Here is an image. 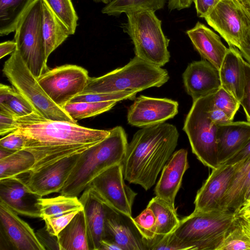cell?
<instances>
[{"label":"cell","instance_id":"obj_54","mask_svg":"<svg viewBox=\"0 0 250 250\" xmlns=\"http://www.w3.org/2000/svg\"><path fill=\"white\" fill-rule=\"evenodd\" d=\"M235 213L237 218L250 216V202L244 204Z\"/></svg>","mask_w":250,"mask_h":250},{"label":"cell","instance_id":"obj_7","mask_svg":"<svg viewBox=\"0 0 250 250\" xmlns=\"http://www.w3.org/2000/svg\"><path fill=\"white\" fill-rule=\"evenodd\" d=\"M2 71L14 88L28 101L38 114L50 120L77 124L63 108L50 99L17 49L5 62Z\"/></svg>","mask_w":250,"mask_h":250},{"label":"cell","instance_id":"obj_31","mask_svg":"<svg viewBox=\"0 0 250 250\" xmlns=\"http://www.w3.org/2000/svg\"><path fill=\"white\" fill-rule=\"evenodd\" d=\"M35 163L32 153L21 150L0 159V180L19 176L28 173Z\"/></svg>","mask_w":250,"mask_h":250},{"label":"cell","instance_id":"obj_21","mask_svg":"<svg viewBox=\"0 0 250 250\" xmlns=\"http://www.w3.org/2000/svg\"><path fill=\"white\" fill-rule=\"evenodd\" d=\"M250 140V123L230 122L217 125L216 142L219 165L240 151Z\"/></svg>","mask_w":250,"mask_h":250},{"label":"cell","instance_id":"obj_18","mask_svg":"<svg viewBox=\"0 0 250 250\" xmlns=\"http://www.w3.org/2000/svg\"><path fill=\"white\" fill-rule=\"evenodd\" d=\"M183 80L193 102L215 93L221 86L219 70L206 60L190 63L183 74Z\"/></svg>","mask_w":250,"mask_h":250},{"label":"cell","instance_id":"obj_15","mask_svg":"<svg viewBox=\"0 0 250 250\" xmlns=\"http://www.w3.org/2000/svg\"><path fill=\"white\" fill-rule=\"evenodd\" d=\"M80 154L65 157L35 171H29L25 180L26 186L31 191L42 197L52 193L60 192Z\"/></svg>","mask_w":250,"mask_h":250},{"label":"cell","instance_id":"obj_6","mask_svg":"<svg viewBox=\"0 0 250 250\" xmlns=\"http://www.w3.org/2000/svg\"><path fill=\"white\" fill-rule=\"evenodd\" d=\"M127 21L124 25L134 46L135 56L158 66L169 61V39L164 34L162 21L155 12L138 10L125 13Z\"/></svg>","mask_w":250,"mask_h":250},{"label":"cell","instance_id":"obj_4","mask_svg":"<svg viewBox=\"0 0 250 250\" xmlns=\"http://www.w3.org/2000/svg\"><path fill=\"white\" fill-rule=\"evenodd\" d=\"M169 79L167 71L136 56L125 66L99 77H92L80 94L125 91L138 92L152 87H159Z\"/></svg>","mask_w":250,"mask_h":250},{"label":"cell","instance_id":"obj_26","mask_svg":"<svg viewBox=\"0 0 250 250\" xmlns=\"http://www.w3.org/2000/svg\"><path fill=\"white\" fill-rule=\"evenodd\" d=\"M41 30L45 55L48 59L51 53L61 45L70 34L66 26L43 2Z\"/></svg>","mask_w":250,"mask_h":250},{"label":"cell","instance_id":"obj_34","mask_svg":"<svg viewBox=\"0 0 250 250\" xmlns=\"http://www.w3.org/2000/svg\"><path fill=\"white\" fill-rule=\"evenodd\" d=\"M57 18L66 26L70 35L75 34L78 17L71 0H42Z\"/></svg>","mask_w":250,"mask_h":250},{"label":"cell","instance_id":"obj_9","mask_svg":"<svg viewBox=\"0 0 250 250\" xmlns=\"http://www.w3.org/2000/svg\"><path fill=\"white\" fill-rule=\"evenodd\" d=\"M42 0H34L20 20L15 31L16 49L37 78L49 69L41 30Z\"/></svg>","mask_w":250,"mask_h":250},{"label":"cell","instance_id":"obj_51","mask_svg":"<svg viewBox=\"0 0 250 250\" xmlns=\"http://www.w3.org/2000/svg\"><path fill=\"white\" fill-rule=\"evenodd\" d=\"M16 47L17 44L14 40L1 42L0 44V58L2 59L6 55L12 54L16 50Z\"/></svg>","mask_w":250,"mask_h":250},{"label":"cell","instance_id":"obj_30","mask_svg":"<svg viewBox=\"0 0 250 250\" xmlns=\"http://www.w3.org/2000/svg\"><path fill=\"white\" fill-rule=\"evenodd\" d=\"M41 218L58 216L72 211H80L83 209V204L78 197L60 195L58 196L43 198L39 201Z\"/></svg>","mask_w":250,"mask_h":250},{"label":"cell","instance_id":"obj_2","mask_svg":"<svg viewBox=\"0 0 250 250\" xmlns=\"http://www.w3.org/2000/svg\"><path fill=\"white\" fill-rule=\"evenodd\" d=\"M179 135L174 125L165 123L137 131L121 163L125 180L146 190L151 188L174 152Z\"/></svg>","mask_w":250,"mask_h":250},{"label":"cell","instance_id":"obj_50","mask_svg":"<svg viewBox=\"0 0 250 250\" xmlns=\"http://www.w3.org/2000/svg\"><path fill=\"white\" fill-rule=\"evenodd\" d=\"M193 0H168L167 7L169 10H180L190 7Z\"/></svg>","mask_w":250,"mask_h":250},{"label":"cell","instance_id":"obj_16","mask_svg":"<svg viewBox=\"0 0 250 250\" xmlns=\"http://www.w3.org/2000/svg\"><path fill=\"white\" fill-rule=\"evenodd\" d=\"M204 19L229 46L238 48L242 36L244 20L236 0H221Z\"/></svg>","mask_w":250,"mask_h":250},{"label":"cell","instance_id":"obj_27","mask_svg":"<svg viewBox=\"0 0 250 250\" xmlns=\"http://www.w3.org/2000/svg\"><path fill=\"white\" fill-rule=\"evenodd\" d=\"M57 237L60 250H89L83 209L77 213Z\"/></svg>","mask_w":250,"mask_h":250},{"label":"cell","instance_id":"obj_13","mask_svg":"<svg viewBox=\"0 0 250 250\" xmlns=\"http://www.w3.org/2000/svg\"><path fill=\"white\" fill-rule=\"evenodd\" d=\"M128 109V123L140 127L165 123L178 113V103L167 98L140 95Z\"/></svg>","mask_w":250,"mask_h":250},{"label":"cell","instance_id":"obj_1","mask_svg":"<svg viewBox=\"0 0 250 250\" xmlns=\"http://www.w3.org/2000/svg\"><path fill=\"white\" fill-rule=\"evenodd\" d=\"M24 137L23 150L33 154L35 171L65 157L80 154L105 138L110 130L80 126L69 122L47 119L36 113L16 118Z\"/></svg>","mask_w":250,"mask_h":250},{"label":"cell","instance_id":"obj_35","mask_svg":"<svg viewBox=\"0 0 250 250\" xmlns=\"http://www.w3.org/2000/svg\"><path fill=\"white\" fill-rule=\"evenodd\" d=\"M217 250H250V238L243 229L238 218Z\"/></svg>","mask_w":250,"mask_h":250},{"label":"cell","instance_id":"obj_38","mask_svg":"<svg viewBox=\"0 0 250 250\" xmlns=\"http://www.w3.org/2000/svg\"><path fill=\"white\" fill-rule=\"evenodd\" d=\"M138 92L125 91L114 93L79 94L70 102H101L109 101L117 102L125 100H134Z\"/></svg>","mask_w":250,"mask_h":250},{"label":"cell","instance_id":"obj_46","mask_svg":"<svg viewBox=\"0 0 250 250\" xmlns=\"http://www.w3.org/2000/svg\"><path fill=\"white\" fill-rule=\"evenodd\" d=\"M18 128L16 117L9 113L0 111V135H6Z\"/></svg>","mask_w":250,"mask_h":250},{"label":"cell","instance_id":"obj_56","mask_svg":"<svg viewBox=\"0 0 250 250\" xmlns=\"http://www.w3.org/2000/svg\"><path fill=\"white\" fill-rule=\"evenodd\" d=\"M15 151H11L0 147V159L5 158Z\"/></svg>","mask_w":250,"mask_h":250},{"label":"cell","instance_id":"obj_41","mask_svg":"<svg viewBox=\"0 0 250 250\" xmlns=\"http://www.w3.org/2000/svg\"><path fill=\"white\" fill-rule=\"evenodd\" d=\"M236 1L242 11L244 20L242 36L238 49L243 58L250 64V15L243 4L239 0Z\"/></svg>","mask_w":250,"mask_h":250},{"label":"cell","instance_id":"obj_55","mask_svg":"<svg viewBox=\"0 0 250 250\" xmlns=\"http://www.w3.org/2000/svg\"><path fill=\"white\" fill-rule=\"evenodd\" d=\"M243 229L250 238V216L238 218Z\"/></svg>","mask_w":250,"mask_h":250},{"label":"cell","instance_id":"obj_3","mask_svg":"<svg viewBox=\"0 0 250 250\" xmlns=\"http://www.w3.org/2000/svg\"><path fill=\"white\" fill-rule=\"evenodd\" d=\"M127 145L126 134L122 126L110 129L108 136L80 154L61 195L78 197L100 174L121 164Z\"/></svg>","mask_w":250,"mask_h":250},{"label":"cell","instance_id":"obj_23","mask_svg":"<svg viewBox=\"0 0 250 250\" xmlns=\"http://www.w3.org/2000/svg\"><path fill=\"white\" fill-rule=\"evenodd\" d=\"M186 34L201 56L219 70L228 50L220 37L200 21L188 30Z\"/></svg>","mask_w":250,"mask_h":250},{"label":"cell","instance_id":"obj_20","mask_svg":"<svg viewBox=\"0 0 250 250\" xmlns=\"http://www.w3.org/2000/svg\"><path fill=\"white\" fill-rule=\"evenodd\" d=\"M188 167L186 149H180L172 154L164 166L155 186L156 196L175 208V197L181 187L183 175Z\"/></svg>","mask_w":250,"mask_h":250},{"label":"cell","instance_id":"obj_42","mask_svg":"<svg viewBox=\"0 0 250 250\" xmlns=\"http://www.w3.org/2000/svg\"><path fill=\"white\" fill-rule=\"evenodd\" d=\"M78 211H72L61 215L45 219L44 221L46 229L52 235L57 236Z\"/></svg>","mask_w":250,"mask_h":250},{"label":"cell","instance_id":"obj_43","mask_svg":"<svg viewBox=\"0 0 250 250\" xmlns=\"http://www.w3.org/2000/svg\"><path fill=\"white\" fill-rule=\"evenodd\" d=\"M25 143L24 136L16 130L6 135L0 140V147L13 151L23 149Z\"/></svg>","mask_w":250,"mask_h":250},{"label":"cell","instance_id":"obj_29","mask_svg":"<svg viewBox=\"0 0 250 250\" xmlns=\"http://www.w3.org/2000/svg\"><path fill=\"white\" fill-rule=\"evenodd\" d=\"M147 207L152 210L155 216L156 235L171 233L178 226L180 220L175 208L163 199L155 196L149 201Z\"/></svg>","mask_w":250,"mask_h":250},{"label":"cell","instance_id":"obj_10","mask_svg":"<svg viewBox=\"0 0 250 250\" xmlns=\"http://www.w3.org/2000/svg\"><path fill=\"white\" fill-rule=\"evenodd\" d=\"M89 78L83 67L65 64L49 69L37 80L50 99L63 108L83 91Z\"/></svg>","mask_w":250,"mask_h":250},{"label":"cell","instance_id":"obj_49","mask_svg":"<svg viewBox=\"0 0 250 250\" xmlns=\"http://www.w3.org/2000/svg\"><path fill=\"white\" fill-rule=\"evenodd\" d=\"M250 156V140L246 146L237 154L229 158L224 164L234 165Z\"/></svg>","mask_w":250,"mask_h":250},{"label":"cell","instance_id":"obj_25","mask_svg":"<svg viewBox=\"0 0 250 250\" xmlns=\"http://www.w3.org/2000/svg\"><path fill=\"white\" fill-rule=\"evenodd\" d=\"M250 184V156L238 163L230 186L221 203L222 210L236 211L243 205Z\"/></svg>","mask_w":250,"mask_h":250},{"label":"cell","instance_id":"obj_5","mask_svg":"<svg viewBox=\"0 0 250 250\" xmlns=\"http://www.w3.org/2000/svg\"><path fill=\"white\" fill-rule=\"evenodd\" d=\"M237 219L230 210H194L173 232L188 250H217Z\"/></svg>","mask_w":250,"mask_h":250},{"label":"cell","instance_id":"obj_47","mask_svg":"<svg viewBox=\"0 0 250 250\" xmlns=\"http://www.w3.org/2000/svg\"><path fill=\"white\" fill-rule=\"evenodd\" d=\"M221 0H193L198 17L205 18Z\"/></svg>","mask_w":250,"mask_h":250},{"label":"cell","instance_id":"obj_53","mask_svg":"<svg viewBox=\"0 0 250 250\" xmlns=\"http://www.w3.org/2000/svg\"><path fill=\"white\" fill-rule=\"evenodd\" d=\"M99 250H123L122 249L114 242L104 239L102 240Z\"/></svg>","mask_w":250,"mask_h":250},{"label":"cell","instance_id":"obj_14","mask_svg":"<svg viewBox=\"0 0 250 250\" xmlns=\"http://www.w3.org/2000/svg\"><path fill=\"white\" fill-rule=\"evenodd\" d=\"M238 167L223 164L212 169L211 173L197 192L194 211L222 210V199L228 190Z\"/></svg>","mask_w":250,"mask_h":250},{"label":"cell","instance_id":"obj_12","mask_svg":"<svg viewBox=\"0 0 250 250\" xmlns=\"http://www.w3.org/2000/svg\"><path fill=\"white\" fill-rule=\"evenodd\" d=\"M18 214L0 201V250H45L33 229Z\"/></svg>","mask_w":250,"mask_h":250},{"label":"cell","instance_id":"obj_58","mask_svg":"<svg viewBox=\"0 0 250 250\" xmlns=\"http://www.w3.org/2000/svg\"><path fill=\"white\" fill-rule=\"evenodd\" d=\"M244 6L247 9L250 10V0H239Z\"/></svg>","mask_w":250,"mask_h":250},{"label":"cell","instance_id":"obj_39","mask_svg":"<svg viewBox=\"0 0 250 250\" xmlns=\"http://www.w3.org/2000/svg\"><path fill=\"white\" fill-rule=\"evenodd\" d=\"M144 239L146 250H188L174 232L156 235L151 239Z\"/></svg>","mask_w":250,"mask_h":250},{"label":"cell","instance_id":"obj_22","mask_svg":"<svg viewBox=\"0 0 250 250\" xmlns=\"http://www.w3.org/2000/svg\"><path fill=\"white\" fill-rule=\"evenodd\" d=\"M79 200L83 207L89 250H99L105 236L107 206L93 195L88 188L82 192Z\"/></svg>","mask_w":250,"mask_h":250},{"label":"cell","instance_id":"obj_28","mask_svg":"<svg viewBox=\"0 0 250 250\" xmlns=\"http://www.w3.org/2000/svg\"><path fill=\"white\" fill-rule=\"evenodd\" d=\"M34 0H0V36L15 32L20 20Z\"/></svg>","mask_w":250,"mask_h":250},{"label":"cell","instance_id":"obj_32","mask_svg":"<svg viewBox=\"0 0 250 250\" xmlns=\"http://www.w3.org/2000/svg\"><path fill=\"white\" fill-rule=\"evenodd\" d=\"M166 0H112L102 9V13L117 16L122 13L145 9L155 12L163 9Z\"/></svg>","mask_w":250,"mask_h":250},{"label":"cell","instance_id":"obj_60","mask_svg":"<svg viewBox=\"0 0 250 250\" xmlns=\"http://www.w3.org/2000/svg\"><path fill=\"white\" fill-rule=\"evenodd\" d=\"M246 9H247V11H248V13H249V15H250V9H247V8H246Z\"/></svg>","mask_w":250,"mask_h":250},{"label":"cell","instance_id":"obj_19","mask_svg":"<svg viewBox=\"0 0 250 250\" xmlns=\"http://www.w3.org/2000/svg\"><path fill=\"white\" fill-rule=\"evenodd\" d=\"M132 218L107 206L104 239L114 242L123 250H146Z\"/></svg>","mask_w":250,"mask_h":250},{"label":"cell","instance_id":"obj_33","mask_svg":"<svg viewBox=\"0 0 250 250\" xmlns=\"http://www.w3.org/2000/svg\"><path fill=\"white\" fill-rule=\"evenodd\" d=\"M116 101L101 102H69L63 107L74 121L99 115L110 110L117 103Z\"/></svg>","mask_w":250,"mask_h":250},{"label":"cell","instance_id":"obj_37","mask_svg":"<svg viewBox=\"0 0 250 250\" xmlns=\"http://www.w3.org/2000/svg\"><path fill=\"white\" fill-rule=\"evenodd\" d=\"M212 104L225 112L232 121L240 105V102L222 86L213 94Z\"/></svg>","mask_w":250,"mask_h":250},{"label":"cell","instance_id":"obj_17","mask_svg":"<svg viewBox=\"0 0 250 250\" xmlns=\"http://www.w3.org/2000/svg\"><path fill=\"white\" fill-rule=\"evenodd\" d=\"M41 197L18 176L0 180V201L18 214L41 218L39 201Z\"/></svg>","mask_w":250,"mask_h":250},{"label":"cell","instance_id":"obj_44","mask_svg":"<svg viewBox=\"0 0 250 250\" xmlns=\"http://www.w3.org/2000/svg\"><path fill=\"white\" fill-rule=\"evenodd\" d=\"M245 85L243 97L240 102L244 110L247 121L250 123V64L245 61Z\"/></svg>","mask_w":250,"mask_h":250},{"label":"cell","instance_id":"obj_11","mask_svg":"<svg viewBox=\"0 0 250 250\" xmlns=\"http://www.w3.org/2000/svg\"><path fill=\"white\" fill-rule=\"evenodd\" d=\"M121 164L107 168L87 188L111 208L132 217V207L137 193L125 183Z\"/></svg>","mask_w":250,"mask_h":250},{"label":"cell","instance_id":"obj_52","mask_svg":"<svg viewBox=\"0 0 250 250\" xmlns=\"http://www.w3.org/2000/svg\"><path fill=\"white\" fill-rule=\"evenodd\" d=\"M15 89L9 85L0 84V104H4L14 93Z\"/></svg>","mask_w":250,"mask_h":250},{"label":"cell","instance_id":"obj_8","mask_svg":"<svg viewBox=\"0 0 250 250\" xmlns=\"http://www.w3.org/2000/svg\"><path fill=\"white\" fill-rule=\"evenodd\" d=\"M213 94L193 102L185 120L183 130L197 159L211 169L219 166L216 142L217 125L209 116Z\"/></svg>","mask_w":250,"mask_h":250},{"label":"cell","instance_id":"obj_57","mask_svg":"<svg viewBox=\"0 0 250 250\" xmlns=\"http://www.w3.org/2000/svg\"><path fill=\"white\" fill-rule=\"evenodd\" d=\"M249 202H250V184L247 189V192L244 198V204Z\"/></svg>","mask_w":250,"mask_h":250},{"label":"cell","instance_id":"obj_40","mask_svg":"<svg viewBox=\"0 0 250 250\" xmlns=\"http://www.w3.org/2000/svg\"><path fill=\"white\" fill-rule=\"evenodd\" d=\"M144 238L151 239L156 235V220L152 210L146 207L139 215L132 218Z\"/></svg>","mask_w":250,"mask_h":250},{"label":"cell","instance_id":"obj_59","mask_svg":"<svg viewBox=\"0 0 250 250\" xmlns=\"http://www.w3.org/2000/svg\"><path fill=\"white\" fill-rule=\"evenodd\" d=\"M92 0L97 3L101 2V3L105 4H107L109 3H110L112 0Z\"/></svg>","mask_w":250,"mask_h":250},{"label":"cell","instance_id":"obj_45","mask_svg":"<svg viewBox=\"0 0 250 250\" xmlns=\"http://www.w3.org/2000/svg\"><path fill=\"white\" fill-rule=\"evenodd\" d=\"M36 234L45 250H60L57 236L51 234L45 227L37 230Z\"/></svg>","mask_w":250,"mask_h":250},{"label":"cell","instance_id":"obj_48","mask_svg":"<svg viewBox=\"0 0 250 250\" xmlns=\"http://www.w3.org/2000/svg\"><path fill=\"white\" fill-rule=\"evenodd\" d=\"M212 101L209 109V116L214 124L218 125L233 121L225 112L213 106Z\"/></svg>","mask_w":250,"mask_h":250},{"label":"cell","instance_id":"obj_36","mask_svg":"<svg viewBox=\"0 0 250 250\" xmlns=\"http://www.w3.org/2000/svg\"><path fill=\"white\" fill-rule=\"evenodd\" d=\"M0 111L9 113L16 118L36 113L28 101L16 89L4 104H0Z\"/></svg>","mask_w":250,"mask_h":250},{"label":"cell","instance_id":"obj_24","mask_svg":"<svg viewBox=\"0 0 250 250\" xmlns=\"http://www.w3.org/2000/svg\"><path fill=\"white\" fill-rule=\"evenodd\" d=\"M244 62L238 48L229 46L219 70L221 86L239 102L244 93Z\"/></svg>","mask_w":250,"mask_h":250}]
</instances>
